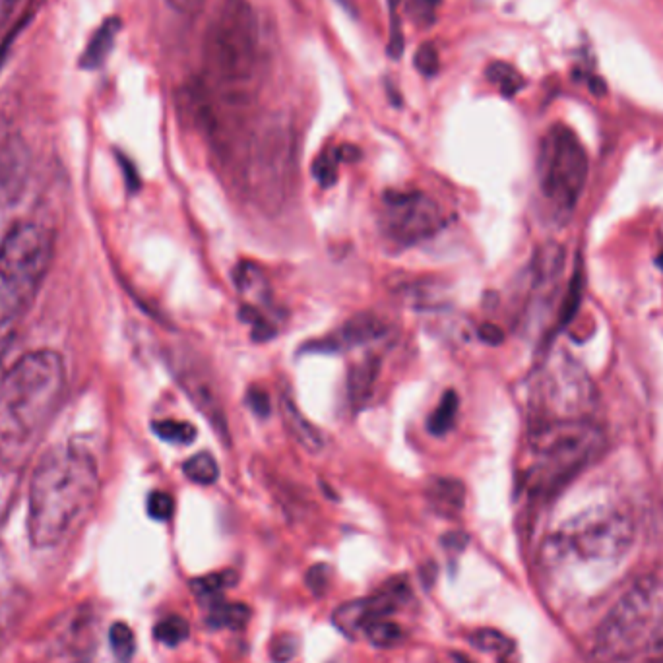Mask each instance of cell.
<instances>
[{
	"label": "cell",
	"instance_id": "obj_37",
	"mask_svg": "<svg viewBox=\"0 0 663 663\" xmlns=\"http://www.w3.org/2000/svg\"><path fill=\"white\" fill-rule=\"evenodd\" d=\"M330 576H332V572H330L328 565H315V567H311L309 572H307L305 584L311 590V594L324 596L326 590H328V586H330Z\"/></svg>",
	"mask_w": 663,
	"mask_h": 663
},
{
	"label": "cell",
	"instance_id": "obj_8",
	"mask_svg": "<svg viewBox=\"0 0 663 663\" xmlns=\"http://www.w3.org/2000/svg\"><path fill=\"white\" fill-rule=\"evenodd\" d=\"M596 404L598 390L588 371L565 349H553L532 380V425L588 421Z\"/></svg>",
	"mask_w": 663,
	"mask_h": 663
},
{
	"label": "cell",
	"instance_id": "obj_41",
	"mask_svg": "<svg viewBox=\"0 0 663 663\" xmlns=\"http://www.w3.org/2000/svg\"><path fill=\"white\" fill-rule=\"evenodd\" d=\"M20 0H0V26H4L16 12Z\"/></svg>",
	"mask_w": 663,
	"mask_h": 663
},
{
	"label": "cell",
	"instance_id": "obj_36",
	"mask_svg": "<svg viewBox=\"0 0 663 663\" xmlns=\"http://www.w3.org/2000/svg\"><path fill=\"white\" fill-rule=\"evenodd\" d=\"M148 514L154 520H159V522L169 520L175 514V501H173V497L169 493H165V491H154L148 497Z\"/></svg>",
	"mask_w": 663,
	"mask_h": 663
},
{
	"label": "cell",
	"instance_id": "obj_33",
	"mask_svg": "<svg viewBox=\"0 0 663 663\" xmlns=\"http://www.w3.org/2000/svg\"><path fill=\"white\" fill-rule=\"evenodd\" d=\"M400 2L402 0H388L390 10V39H388V55L390 59L398 61L404 53V33L400 22Z\"/></svg>",
	"mask_w": 663,
	"mask_h": 663
},
{
	"label": "cell",
	"instance_id": "obj_10",
	"mask_svg": "<svg viewBox=\"0 0 663 663\" xmlns=\"http://www.w3.org/2000/svg\"><path fill=\"white\" fill-rule=\"evenodd\" d=\"M293 171V144L284 128L266 130L251 148L245 167V183L254 200L266 212L284 206Z\"/></svg>",
	"mask_w": 663,
	"mask_h": 663
},
{
	"label": "cell",
	"instance_id": "obj_2",
	"mask_svg": "<svg viewBox=\"0 0 663 663\" xmlns=\"http://www.w3.org/2000/svg\"><path fill=\"white\" fill-rule=\"evenodd\" d=\"M99 495L95 458L80 444H57L37 462L30 483L28 536L33 547L51 549L74 536Z\"/></svg>",
	"mask_w": 663,
	"mask_h": 663
},
{
	"label": "cell",
	"instance_id": "obj_9",
	"mask_svg": "<svg viewBox=\"0 0 663 663\" xmlns=\"http://www.w3.org/2000/svg\"><path fill=\"white\" fill-rule=\"evenodd\" d=\"M588 179V154L565 125L549 128L537 159L539 190L549 208L563 218L574 212Z\"/></svg>",
	"mask_w": 663,
	"mask_h": 663
},
{
	"label": "cell",
	"instance_id": "obj_16",
	"mask_svg": "<svg viewBox=\"0 0 663 663\" xmlns=\"http://www.w3.org/2000/svg\"><path fill=\"white\" fill-rule=\"evenodd\" d=\"M280 411L284 419L285 431L309 454H318L324 448V437L315 425L301 413L289 394L280 396Z\"/></svg>",
	"mask_w": 663,
	"mask_h": 663
},
{
	"label": "cell",
	"instance_id": "obj_15",
	"mask_svg": "<svg viewBox=\"0 0 663 663\" xmlns=\"http://www.w3.org/2000/svg\"><path fill=\"white\" fill-rule=\"evenodd\" d=\"M28 150L24 142L0 130V206L18 200L28 179Z\"/></svg>",
	"mask_w": 663,
	"mask_h": 663
},
{
	"label": "cell",
	"instance_id": "obj_17",
	"mask_svg": "<svg viewBox=\"0 0 663 663\" xmlns=\"http://www.w3.org/2000/svg\"><path fill=\"white\" fill-rule=\"evenodd\" d=\"M429 506L444 518H456L466 503V487L460 479L437 477L427 485Z\"/></svg>",
	"mask_w": 663,
	"mask_h": 663
},
{
	"label": "cell",
	"instance_id": "obj_46",
	"mask_svg": "<svg viewBox=\"0 0 663 663\" xmlns=\"http://www.w3.org/2000/svg\"><path fill=\"white\" fill-rule=\"evenodd\" d=\"M501 663H505V662H501Z\"/></svg>",
	"mask_w": 663,
	"mask_h": 663
},
{
	"label": "cell",
	"instance_id": "obj_31",
	"mask_svg": "<svg viewBox=\"0 0 663 663\" xmlns=\"http://www.w3.org/2000/svg\"><path fill=\"white\" fill-rule=\"evenodd\" d=\"M154 433L158 435L161 441L177 442V444H190L196 437V429L194 425H190L187 421H173V419H163V421H156L152 425Z\"/></svg>",
	"mask_w": 663,
	"mask_h": 663
},
{
	"label": "cell",
	"instance_id": "obj_11",
	"mask_svg": "<svg viewBox=\"0 0 663 663\" xmlns=\"http://www.w3.org/2000/svg\"><path fill=\"white\" fill-rule=\"evenodd\" d=\"M444 225L441 206L425 192L390 190L382 198L380 229L400 247H413L435 237Z\"/></svg>",
	"mask_w": 663,
	"mask_h": 663
},
{
	"label": "cell",
	"instance_id": "obj_26",
	"mask_svg": "<svg viewBox=\"0 0 663 663\" xmlns=\"http://www.w3.org/2000/svg\"><path fill=\"white\" fill-rule=\"evenodd\" d=\"M239 582V576L235 570H223V572H214L202 578H194L190 582V590L200 596V598H214L221 592L233 588Z\"/></svg>",
	"mask_w": 663,
	"mask_h": 663
},
{
	"label": "cell",
	"instance_id": "obj_40",
	"mask_svg": "<svg viewBox=\"0 0 663 663\" xmlns=\"http://www.w3.org/2000/svg\"><path fill=\"white\" fill-rule=\"evenodd\" d=\"M175 10H179L181 14H198L208 0H167Z\"/></svg>",
	"mask_w": 663,
	"mask_h": 663
},
{
	"label": "cell",
	"instance_id": "obj_13",
	"mask_svg": "<svg viewBox=\"0 0 663 663\" xmlns=\"http://www.w3.org/2000/svg\"><path fill=\"white\" fill-rule=\"evenodd\" d=\"M411 598L410 584L406 578H392L382 586L379 594L367 600L349 601L338 607L332 615V623L349 638L363 634L365 629L380 617H390L404 607Z\"/></svg>",
	"mask_w": 663,
	"mask_h": 663
},
{
	"label": "cell",
	"instance_id": "obj_22",
	"mask_svg": "<svg viewBox=\"0 0 663 663\" xmlns=\"http://www.w3.org/2000/svg\"><path fill=\"white\" fill-rule=\"evenodd\" d=\"M351 152H355V148L351 146H342V148H328L324 150L318 158L315 159L313 165V175L320 187L328 189L338 181V171H340V163L351 159Z\"/></svg>",
	"mask_w": 663,
	"mask_h": 663
},
{
	"label": "cell",
	"instance_id": "obj_4",
	"mask_svg": "<svg viewBox=\"0 0 663 663\" xmlns=\"http://www.w3.org/2000/svg\"><path fill=\"white\" fill-rule=\"evenodd\" d=\"M634 524L617 506H594L572 516L543 543V563L555 572H578L580 582L603 578L631 551Z\"/></svg>",
	"mask_w": 663,
	"mask_h": 663
},
{
	"label": "cell",
	"instance_id": "obj_25",
	"mask_svg": "<svg viewBox=\"0 0 663 663\" xmlns=\"http://www.w3.org/2000/svg\"><path fill=\"white\" fill-rule=\"evenodd\" d=\"M183 472L192 483L208 487V485H214L218 481L220 466H218L216 458L210 452H198L196 456H192L185 462Z\"/></svg>",
	"mask_w": 663,
	"mask_h": 663
},
{
	"label": "cell",
	"instance_id": "obj_27",
	"mask_svg": "<svg viewBox=\"0 0 663 663\" xmlns=\"http://www.w3.org/2000/svg\"><path fill=\"white\" fill-rule=\"evenodd\" d=\"M468 640L474 648L481 652H489V654L508 656L514 648V642L506 634L495 631V629H477L468 636Z\"/></svg>",
	"mask_w": 663,
	"mask_h": 663
},
{
	"label": "cell",
	"instance_id": "obj_45",
	"mask_svg": "<svg viewBox=\"0 0 663 663\" xmlns=\"http://www.w3.org/2000/svg\"><path fill=\"white\" fill-rule=\"evenodd\" d=\"M0 30H2V26H0Z\"/></svg>",
	"mask_w": 663,
	"mask_h": 663
},
{
	"label": "cell",
	"instance_id": "obj_6",
	"mask_svg": "<svg viewBox=\"0 0 663 663\" xmlns=\"http://www.w3.org/2000/svg\"><path fill=\"white\" fill-rule=\"evenodd\" d=\"M663 646V576L644 574L621 594L596 632L603 662H625Z\"/></svg>",
	"mask_w": 663,
	"mask_h": 663
},
{
	"label": "cell",
	"instance_id": "obj_21",
	"mask_svg": "<svg viewBox=\"0 0 663 663\" xmlns=\"http://www.w3.org/2000/svg\"><path fill=\"white\" fill-rule=\"evenodd\" d=\"M251 621V607L245 603H229V601H216L210 607L206 623L212 629H231L241 631Z\"/></svg>",
	"mask_w": 663,
	"mask_h": 663
},
{
	"label": "cell",
	"instance_id": "obj_38",
	"mask_svg": "<svg viewBox=\"0 0 663 663\" xmlns=\"http://www.w3.org/2000/svg\"><path fill=\"white\" fill-rule=\"evenodd\" d=\"M247 404L249 408L253 411L254 415L258 417H266L270 415V398L264 390L260 388H251L249 394H247Z\"/></svg>",
	"mask_w": 663,
	"mask_h": 663
},
{
	"label": "cell",
	"instance_id": "obj_3",
	"mask_svg": "<svg viewBox=\"0 0 663 663\" xmlns=\"http://www.w3.org/2000/svg\"><path fill=\"white\" fill-rule=\"evenodd\" d=\"M260 64V28L249 0H223L204 35L206 88L229 109L251 101Z\"/></svg>",
	"mask_w": 663,
	"mask_h": 663
},
{
	"label": "cell",
	"instance_id": "obj_34",
	"mask_svg": "<svg viewBox=\"0 0 663 663\" xmlns=\"http://www.w3.org/2000/svg\"><path fill=\"white\" fill-rule=\"evenodd\" d=\"M413 64L417 68V72L421 76H427V78H433L437 76L439 68H441V61H439V51L433 43H423L417 51H415V57H413Z\"/></svg>",
	"mask_w": 663,
	"mask_h": 663
},
{
	"label": "cell",
	"instance_id": "obj_7",
	"mask_svg": "<svg viewBox=\"0 0 663 663\" xmlns=\"http://www.w3.org/2000/svg\"><path fill=\"white\" fill-rule=\"evenodd\" d=\"M53 253V233L39 223H18L6 235L0 245V332L30 309Z\"/></svg>",
	"mask_w": 663,
	"mask_h": 663
},
{
	"label": "cell",
	"instance_id": "obj_12",
	"mask_svg": "<svg viewBox=\"0 0 663 663\" xmlns=\"http://www.w3.org/2000/svg\"><path fill=\"white\" fill-rule=\"evenodd\" d=\"M169 363L175 373V379L179 380L181 388L187 392L190 402L204 415V419L210 421L214 433L223 442L231 441L229 421L221 402L220 390L204 361L187 349H175Z\"/></svg>",
	"mask_w": 663,
	"mask_h": 663
},
{
	"label": "cell",
	"instance_id": "obj_24",
	"mask_svg": "<svg viewBox=\"0 0 663 663\" xmlns=\"http://www.w3.org/2000/svg\"><path fill=\"white\" fill-rule=\"evenodd\" d=\"M485 76L491 84H495L499 88V92L505 97L518 94L526 86V80L520 74V70L514 68L512 64L503 63V61H495V63L489 64L487 70H485Z\"/></svg>",
	"mask_w": 663,
	"mask_h": 663
},
{
	"label": "cell",
	"instance_id": "obj_43",
	"mask_svg": "<svg viewBox=\"0 0 663 663\" xmlns=\"http://www.w3.org/2000/svg\"><path fill=\"white\" fill-rule=\"evenodd\" d=\"M121 165H123V167H125V171H127V175H128L127 179H128V183H130V185H128V187H130V189H136V187H138V185H140V183H138V177H136V173H134V171H132V165H130V163H128L127 158H121Z\"/></svg>",
	"mask_w": 663,
	"mask_h": 663
},
{
	"label": "cell",
	"instance_id": "obj_1",
	"mask_svg": "<svg viewBox=\"0 0 663 663\" xmlns=\"http://www.w3.org/2000/svg\"><path fill=\"white\" fill-rule=\"evenodd\" d=\"M66 369L49 349L26 353L0 380V462L22 468L63 406Z\"/></svg>",
	"mask_w": 663,
	"mask_h": 663
},
{
	"label": "cell",
	"instance_id": "obj_30",
	"mask_svg": "<svg viewBox=\"0 0 663 663\" xmlns=\"http://www.w3.org/2000/svg\"><path fill=\"white\" fill-rule=\"evenodd\" d=\"M109 644H111V650H113L117 663L132 662L134 650H136V640H134V632L130 631L128 625L115 623L109 629Z\"/></svg>",
	"mask_w": 663,
	"mask_h": 663
},
{
	"label": "cell",
	"instance_id": "obj_5",
	"mask_svg": "<svg viewBox=\"0 0 663 663\" xmlns=\"http://www.w3.org/2000/svg\"><path fill=\"white\" fill-rule=\"evenodd\" d=\"M526 485L536 495H553L592 466L605 448V435L590 421L532 425Z\"/></svg>",
	"mask_w": 663,
	"mask_h": 663
},
{
	"label": "cell",
	"instance_id": "obj_35",
	"mask_svg": "<svg viewBox=\"0 0 663 663\" xmlns=\"http://www.w3.org/2000/svg\"><path fill=\"white\" fill-rule=\"evenodd\" d=\"M299 640L293 634H280L270 644V656L276 663L291 662L297 656Z\"/></svg>",
	"mask_w": 663,
	"mask_h": 663
},
{
	"label": "cell",
	"instance_id": "obj_39",
	"mask_svg": "<svg viewBox=\"0 0 663 663\" xmlns=\"http://www.w3.org/2000/svg\"><path fill=\"white\" fill-rule=\"evenodd\" d=\"M479 338H481L483 342H487L489 346H499V344L505 340V334H503V330H501L499 326H495V324H485V326L479 328Z\"/></svg>",
	"mask_w": 663,
	"mask_h": 663
},
{
	"label": "cell",
	"instance_id": "obj_42",
	"mask_svg": "<svg viewBox=\"0 0 663 663\" xmlns=\"http://www.w3.org/2000/svg\"><path fill=\"white\" fill-rule=\"evenodd\" d=\"M466 541H468V537L464 536V534H460V532H456V534H450V536L444 537L442 539V543H444V547H448V549H464V545H466Z\"/></svg>",
	"mask_w": 663,
	"mask_h": 663
},
{
	"label": "cell",
	"instance_id": "obj_14",
	"mask_svg": "<svg viewBox=\"0 0 663 663\" xmlns=\"http://www.w3.org/2000/svg\"><path fill=\"white\" fill-rule=\"evenodd\" d=\"M388 334V322L375 313H359L351 316L334 334L322 338L313 346H305L311 351H340L375 344Z\"/></svg>",
	"mask_w": 663,
	"mask_h": 663
},
{
	"label": "cell",
	"instance_id": "obj_20",
	"mask_svg": "<svg viewBox=\"0 0 663 663\" xmlns=\"http://www.w3.org/2000/svg\"><path fill=\"white\" fill-rule=\"evenodd\" d=\"M121 28H123V22L119 18H107L90 37L82 57H80V66L86 68V70H97L101 68L105 61L109 59L113 47H115V41H117V35L121 33Z\"/></svg>",
	"mask_w": 663,
	"mask_h": 663
},
{
	"label": "cell",
	"instance_id": "obj_32",
	"mask_svg": "<svg viewBox=\"0 0 663 663\" xmlns=\"http://www.w3.org/2000/svg\"><path fill=\"white\" fill-rule=\"evenodd\" d=\"M439 6L441 0H408L406 12L410 14V20L417 28L427 30L437 22Z\"/></svg>",
	"mask_w": 663,
	"mask_h": 663
},
{
	"label": "cell",
	"instance_id": "obj_18",
	"mask_svg": "<svg viewBox=\"0 0 663 663\" xmlns=\"http://www.w3.org/2000/svg\"><path fill=\"white\" fill-rule=\"evenodd\" d=\"M233 282H235L237 291L247 301V307H253L258 311L260 307L270 305V284H268L262 268L256 266L254 262H249V260L239 262L233 270Z\"/></svg>",
	"mask_w": 663,
	"mask_h": 663
},
{
	"label": "cell",
	"instance_id": "obj_23",
	"mask_svg": "<svg viewBox=\"0 0 663 663\" xmlns=\"http://www.w3.org/2000/svg\"><path fill=\"white\" fill-rule=\"evenodd\" d=\"M458 408H460V398L454 390H448L439 402L437 410L433 411L427 419V429L431 435L435 437H444L448 435L454 425H456V417H458Z\"/></svg>",
	"mask_w": 663,
	"mask_h": 663
},
{
	"label": "cell",
	"instance_id": "obj_19",
	"mask_svg": "<svg viewBox=\"0 0 663 663\" xmlns=\"http://www.w3.org/2000/svg\"><path fill=\"white\" fill-rule=\"evenodd\" d=\"M380 375V361L373 355L351 365L348 373V398L353 408L365 406L375 392Z\"/></svg>",
	"mask_w": 663,
	"mask_h": 663
},
{
	"label": "cell",
	"instance_id": "obj_44",
	"mask_svg": "<svg viewBox=\"0 0 663 663\" xmlns=\"http://www.w3.org/2000/svg\"><path fill=\"white\" fill-rule=\"evenodd\" d=\"M456 662L470 663V662H468V660H466V658H464V656H456Z\"/></svg>",
	"mask_w": 663,
	"mask_h": 663
},
{
	"label": "cell",
	"instance_id": "obj_28",
	"mask_svg": "<svg viewBox=\"0 0 663 663\" xmlns=\"http://www.w3.org/2000/svg\"><path fill=\"white\" fill-rule=\"evenodd\" d=\"M363 634L377 648H392L404 638L402 627L394 621H388V617H380L377 621H373Z\"/></svg>",
	"mask_w": 663,
	"mask_h": 663
},
{
	"label": "cell",
	"instance_id": "obj_29",
	"mask_svg": "<svg viewBox=\"0 0 663 663\" xmlns=\"http://www.w3.org/2000/svg\"><path fill=\"white\" fill-rule=\"evenodd\" d=\"M154 634H156V638L161 644H165L169 648H175V646L183 644L189 638V623L179 615H169V617L159 621L156 629H154Z\"/></svg>",
	"mask_w": 663,
	"mask_h": 663
}]
</instances>
